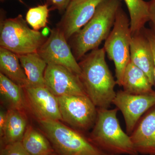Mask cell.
Instances as JSON below:
<instances>
[{
  "label": "cell",
  "instance_id": "obj_19",
  "mask_svg": "<svg viewBox=\"0 0 155 155\" xmlns=\"http://www.w3.org/2000/svg\"><path fill=\"white\" fill-rule=\"evenodd\" d=\"M24 88L0 72V94L10 109L22 111L25 108Z\"/></svg>",
  "mask_w": 155,
  "mask_h": 155
},
{
  "label": "cell",
  "instance_id": "obj_7",
  "mask_svg": "<svg viewBox=\"0 0 155 155\" xmlns=\"http://www.w3.org/2000/svg\"><path fill=\"white\" fill-rule=\"evenodd\" d=\"M62 121L76 129L86 130L94 126L97 110L87 95L58 97Z\"/></svg>",
  "mask_w": 155,
  "mask_h": 155
},
{
  "label": "cell",
  "instance_id": "obj_6",
  "mask_svg": "<svg viewBox=\"0 0 155 155\" xmlns=\"http://www.w3.org/2000/svg\"><path fill=\"white\" fill-rule=\"evenodd\" d=\"M130 20L121 8L116 14L113 29L106 39L104 48L108 58L114 61L116 84L122 86L123 75L130 62L132 38Z\"/></svg>",
  "mask_w": 155,
  "mask_h": 155
},
{
  "label": "cell",
  "instance_id": "obj_3",
  "mask_svg": "<svg viewBox=\"0 0 155 155\" xmlns=\"http://www.w3.org/2000/svg\"><path fill=\"white\" fill-rule=\"evenodd\" d=\"M118 108L97 109V119L89 138L107 153L138 155L130 135L121 128L117 117Z\"/></svg>",
  "mask_w": 155,
  "mask_h": 155
},
{
  "label": "cell",
  "instance_id": "obj_29",
  "mask_svg": "<svg viewBox=\"0 0 155 155\" xmlns=\"http://www.w3.org/2000/svg\"><path fill=\"white\" fill-rule=\"evenodd\" d=\"M50 155H58L57 154V153L55 152H54V153H52Z\"/></svg>",
  "mask_w": 155,
  "mask_h": 155
},
{
  "label": "cell",
  "instance_id": "obj_14",
  "mask_svg": "<svg viewBox=\"0 0 155 155\" xmlns=\"http://www.w3.org/2000/svg\"><path fill=\"white\" fill-rule=\"evenodd\" d=\"M130 61L146 74L150 82L154 85V62L150 45L141 32L132 35L130 44Z\"/></svg>",
  "mask_w": 155,
  "mask_h": 155
},
{
  "label": "cell",
  "instance_id": "obj_9",
  "mask_svg": "<svg viewBox=\"0 0 155 155\" xmlns=\"http://www.w3.org/2000/svg\"><path fill=\"white\" fill-rule=\"evenodd\" d=\"M113 104L122 112L126 131L130 135L142 116L155 106V92L137 95L120 91L116 93Z\"/></svg>",
  "mask_w": 155,
  "mask_h": 155
},
{
  "label": "cell",
  "instance_id": "obj_22",
  "mask_svg": "<svg viewBox=\"0 0 155 155\" xmlns=\"http://www.w3.org/2000/svg\"><path fill=\"white\" fill-rule=\"evenodd\" d=\"M49 11L46 4L31 8L27 12L25 20L34 30L38 31L46 26Z\"/></svg>",
  "mask_w": 155,
  "mask_h": 155
},
{
  "label": "cell",
  "instance_id": "obj_21",
  "mask_svg": "<svg viewBox=\"0 0 155 155\" xmlns=\"http://www.w3.org/2000/svg\"><path fill=\"white\" fill-rule=\"evenodd\" d=\"M130 16L132 35L141 32L144 25L150 21L149 3L143 0H124Z\"/></svg>",
  "mask_w": 155,
  "mask_h": 155
},
{
  "label": "cell",
  "instance_id": "obj_12",
  "mask_svg": "<svg viewBox=\"0 0 155 155\" xmlns=\"http://www.w3.org/2000/svg\"><path fill=\"white\" fill-rule=\"evenodd\" d=\"M31 109L40 121L62 120L58 97L46 86L24 88Z\"/></svg>",
  "mask_w": 155,
  "mask_h": 155
},
{
  "label": "cell",
  "instance_id": "obj_10",
  "mask_svg": "<svg viewBox=\"0 0 155 155\" xmlns=\"http://www.w3.org/2000/svg\"><path fill=\"white\" fill-rule=\"evenodd\" d=\"M104 0H72L57 27L67 40L78 32L92 18Z\"/></svg>",
  "mask_w": 155,
  "mask_h": 155
},
{
  "label": "cell",
  "instance_id": "obj_8",
  "mask_svg": "<svg viewBox=\"0 0 155 155\" xmlns=\"http://www.w3.org/2000/svg\"><path fill=\"white\" fill-rule=\"evenodd\" d=\"M64 33L58 27L53 28L48 38L37 53L48 64L66 67L79 76L81 68Z\"/></svg>",
  "mask_w": 155,
  "mask_h": 155
},
{
  "label": "cell",
  "instance_id": "obj_27",
  "mask_svg": "<svg viewBox=\"0 0 155 155\" xmlns=\"http://www.w3.org/2000/svg\"><path fill=\"white\" fill-rule=\"evenodd\" d=\"M150 21L153 25L155 31V0H151L149 2Z\"/></svg>",
  "mask_w": 155,
  "mask_h": 155
},
{
  "label": "cell",
  "instance_id": "obj_25",
  "mask_svg": "<svg viewBox=\"0 0 155 155\" xmlns=\"http://www.w3.org/2000/svg\"><path fill=\"white\" fill-rule=\"evenodd\" d=\"M54 8L60 12L66 11L72 0H48Z\"/></svg>",
  "mask_w": 155,
  "mask_h": 155
},
{
  "label": "cell",
  "instance_id": "obj_1",
  "mask_svg": "<svg viewBox=\"0 0 155 155\" xmlns=\"http://www.w3.org/2000/svg\"><path fill=\"white\" fill-rule=\"evenodd\" d=\"M104 48L85 55L79 62V78L87 96L98 108L108 109L116 97V81L109 69Z\"/></svg>",
  "mask_w": 155,
  "mask_h": 155
},
{
  "label": "cell",
  "instance_id": "obj_28",
  "mask_svg": "<svg viewBox=\"0 0 155 155\" xmlns=\"http://www.w3.org/2000/svg\"><path fill=\"white\" fill-rule=\"evenodd\" d=\"M51 31H50V29L48 27H45L44 28L41 32L43 36L46 37L49 34Z\"/></svg>",
  "mask_w": 155,
  "mask_h": 155
},
{
  "label": "cell",
  "instance_id": "obj_11",
  "mask_svg": "<svg viewBox=\"0 0 155 155\" xmlns=\"http://www.w3.org/2000/svg\"><path fill=\"white\" fill-rule=\"evenodd\" d=\"M44 77L46 87L56 97L87 95L79 76L63 66L48 64Z\"/></svg>",
  "mask_w": 155,
  "mask_h": 155
},
{
  "label": "cell",
  "instance_id": "obj_13",
  "mask_svg": "<svg viewBox=\"0 0 155 155\" xmlns=\"http://www.w3.org/2000/svg\"><path fill=\"white\" fill-rule=\"evenodd\" d=\"M130 136L138 154H155V106L140 119Z\"/></svg>",
  "mask_w": 155,
  "mask_h": 155
},
{
  "label": "cell",
  "instance_id": "obj_23",
  "mask_svg": "<svg viewBox=\"0 0 155 155\" xmlns=\"http://www.w3.org/2000/svg\"><path fill=\"white\" fill-rule=\"evenodd\" d=\"M0 155H31L24 148L21 142L1 147Z\"/></svg>",
  "mask_w": 155,
  "mask_h": 155
},
{
  "label": "cell",
  "instance_id": "obj_30",
  "mask_svg": "<svg viewBox=\"0 0 155 155\" xmlns=\"http://www.w3.org/2000/svg\"><path fill=\"white\" fill-rule=\"evenodd\" d=\"M153 155H155V154Z\"/></svg>",
  "mask_w": 155,
  "mask_h": 155
},
{
  "label": "cell",
  "instance_id": "obj_20",
  "mask_svg": "<svg viewBox=\"0 0 155 155\" xmlns=\"http://www.w3.org/2000/svg\"><path fill=\"white\" fill-rule=\"evenodd\" d=\"M21 142L31 155H50L55 152L46 136L31 126L27 127Z\"/></svg>",
  "mask_w": 155,
  "mask_h": 155
},
{
  "label": "cell",
  "instance_id": "obj_5",
  "mask_svg": "<svg viewBox=\"0 0 155 155\" xmlns=\"http://www.w3.org/2000/svg\"><path fill=\"white\" fill-rule=\"evenodd\" d=\"M41 32L29 28L22 15L1 20V47L18 55L37 52L45 41Z\"/></svg>",
  "mask_w": 155,
  "mask_h": 155
},
{
  "label": "cell",
  "instance_id": "obj_4",
  "mask_svg": "<svg viewBox=\"0 0 155 155\" xmlns=\"http://www.w3.org/2000/svg\"><path fill=\"white\" fill-rule=\"evenodd\" d=\"M45 135L58 155H114L103 151L82 134L59 121H40Z\"/></svg>",
  "mask_w": 155,
  "mask_h": 155
},
{
  "label": "cell",
  "instance_id": "obj_15",
  "mask_svg": "<svg viewBox=\"0 0 155 155\" xmlns=\"http://www.w3.org/2000/svg\"><path fill=\"white\" fill-rule=\"evenodd\" d=\"M18 56L27 78V87L46 86L44 75L48 64L37 52Z\"/></svg>",
  "mask_w": 155,
  "mask_h": 155
},
{
  "label": "cell",
  "instance_id": "obj_16",
  "mask_svg": "<svg viewBox=\"0 0 155 155\" xmlns=\"http://www.w3.org/2000/svg\"><path fill=\"white\" fill-rule=\"evenodd\" d=\"M152 86L146 74L130 61L123 75V91L133 94H147L154 91Z\"/></svg>",
  "mask_w": 155,
  "mask_h": 155
},
{
  "label": "cell",
  "instance_id": "obj_26",
  "mask_svg": "<svg viewBox=\"0 0 155 155\" xmlns=\"http://www.w3.org/2000/svg\"><path fill=\"white\" fill-rule=\"evenodd\" d=\"M7 111L1 110L0 111V137L2 138L4 135L5 127L7 122Z\"/></svg>",
  "mask_w": 155,
  "mask_h": 155
},
{
  "label": "cell",
  "instance_id": "obj_18",
  "mask_svg": "<svg viewBox=\"0 0 155 155\" xmlns=\"http://www.w3.org/2000/svg\"><path fill=\"white\" fill-rule=\"evenodd\" d=\"M1 73L23 88L28 86L27 78L19 61V56L0 48Z\"/></svg>",
  "mask_w": 155,
  "mask_h": 155
},
{
  "label": "cell",
  "instance_id": "obj_24",
  "mask_svg": "<svg viewBox=\"0 0 155 155\" xmlns=\"http://www.w3.org/2000/svg\"><path fill=\"white\" fill-rule=\"evenodd\" d=\"M148 40L152 50L154 62V80L155 85V31H146L144 34Z\"/></svg>",
  "mask_w": 155,
  "mask_h": 155
},
{
  "label": "cell",
  "instance_id": "obj_2",
  "mask_svg": "<svg viewBox=\"0 0 155 155\" xmlns=\"http://www.w3.org/2000/svg\"><path fill=\"white\" fill-rule=\"evenodd\" d=\"M121 0H104L92 18L73 35L72 48L75 59L81 60L90 51L98 48L111 31Z\"/></svg>",
  "mask_w": 155,
  "mask_h": 155
},
{
  "label": "cell",
  "instance_id": "obj_17",
  "mask_svg": "<svg viewBox=\"0 0 155 155\" xmlns=\"http://www.w3.org/2000/svg\"><path fill=\"white\" fill-rule=\"evenodd\" d=\"M27 121L22 111L9 109L4 135L1 138V147L21 142L27 129Z\"/></svg>",
  "mask_w": 155,
  "mask_h": 155
}]
</instances>
